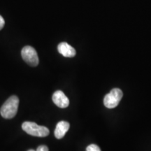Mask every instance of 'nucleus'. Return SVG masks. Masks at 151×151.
Masks as SVG:
<instances>
[{"label": "nucleus", "instance_id": "obj_2", "mask_svg": "<svg viewBox=\"0 0 151 151\" xmlns=\"http://www.w3.org/2000/svg\"><path fill=\"white\" fill-rule=\"evenodd\" d=\"M22 128L28 134L38 137H46L49 134V129L44 126H40L33 122H24Z\"/></svg>", "mask_w": 151, "mask_h": 151}, {"label": "nucleus", "instance_id": "obj_8", "mask_svg": "<svg viewBox=\"0 0 151 151\" xmlns=\"http://www.w3.org/2000/svg\"><path fill=\"white\" fill-rule=\"evenodd\" d=\"M86 151H101L99 147L95 144H91L86 148Z\"/></svg>", "mask_w": 151, "mask_h": 151}, {"label": "nucleus", "instance_id": "obj_3", "mask_svg": "<svg viewBox=\"0 0 151 151\" xmlns=\"http://www.w3.org/2000/svg\"><path fill=\"white\" fill-rule=\"evenodd\" d=\"M123 93L119 88H114L104 97V104L108 109H114L119 104L122 99Z\"/></svg>", "mask_w": 151, "mask_h": 151}, {"label": "nucleus", "instance_id": "obj_11", "mask_svg": "<svg viewBox=\"0 0 151 151\" xmlns=\"http://www.w3.org/2000/svg\"><path fill=\"white\" fill-rule=\"evenodd\" d=\"M27 151H36V150H33V149H30V150H27Z\"/></svg>", "mask_w": 151, "mask_h": 151}, {"label": "nucleus", "instance_id": "obj_4", "mask_svg": "<svg viewBox=\"0 0 151 151\" xmlns=\"http://www.w3.org/2000/svg\"><path fill=\"white\" fill-rule=\"evenodd\" d=\"M21 55L24 61L32 67H36L39 65V57L33 47L29 46H24L21 50Z\"/></svg>", "mask_w": 151, "mask_h": 151}, {"label": "nucleus", "instance_id": "obj_10", "mask_svg": "<svg viewBox=\"0 0 151 151\" xmlns=\"http://www.w3.org/2000/svg\"><path fill=\"white\" fill-rule=\"evenodd\" d=\"M4 24H5L4 20V18H2V16H0V30H1L4 27Z\"/></svg>", "mask_w": 151, "mask_h": 151}, {"label": "nucleus", "instance_id": "obj_7", "mask_svg": "<svg viewBox=\"0 0 151 151\" xmlns=\"http://www.w3.org/2000/svg\"><path fill=\"white\" fill-rule=\"evenodd\" d=\"M70 124L67 121H60L57 124L55 129L54 134L55 137L58 139H61L65 137L66 133L68 132Z\"/></svg>", "mask_w": 151, "mask_h": 151}, {"label": "nucleus", "instance_id": "obj_1", "mask_svg": "<svg viewBox=\"0 0 151 151\" xmlns=\"http://www.w3.org/2000/svg\"><path fill=\"white\" fill-rule=\"evenodd\" d=\"M19 99L17 96H11L9 98L0 109V113L4 118L11 119L14 118L18 112Z\"/></svg>", "mask_w": 151, "mask_h": 151}, {"label": "nucleus", "instance_id": "obj_9", "mask_svg": "<svg viewBox=\"0 0 151 151\" xmlns=\"http://www.w3.org/2000/svg\"><path fill=\"white\" fill-rule=\"evenodd\" d=\"M36 151H49V150L46 146H40L38 147Z\"/></svg>", "mask_w": 151, "mask_h": 151}, {"label": "nucleus", "instance_id": "obj_5", "mask_svg": "<svg viewBox=\"0 0 151 151\" xmlns=\"http://www.w3.org/2000/svg\"><path fill=\"white\" fill-rule=\"evenodd\" d=\"M52 99L55 104L59 108L65 109L69 106V99L61 90H58V91L55 92L52 94Z\"/></svg>", "mask_w": 151, "mask_h": 151}, {"label": "nucleus", "instance_id": "obj_6", "mask_svg": "<svg viewBox=\"0 0 151 151\" xmlns=\"http://www.w3.org/2000/svg\"><path fill=\"white\" fill-rule=\"evenodd\" d=\"M58 52L66 58H73L76 55V50L66 42L60 43L58 46Z\"/></svg>", "mask_w": 151, "mask_h": 151}]
</instances>
